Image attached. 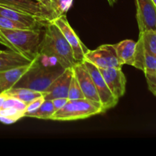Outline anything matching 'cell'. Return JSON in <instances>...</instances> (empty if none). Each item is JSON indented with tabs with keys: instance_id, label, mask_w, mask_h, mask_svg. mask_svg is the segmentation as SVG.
Instances as JSON below:
<instances>
[{
	"instance_id": "cell-1",
	"label": "cell",
	"mask_w": 156,
	"mask_h": 156,
	"mask_svg": "<svg viewBox=\"0 0 156 156\" xmlns=\"http://www.w3.org/2000/svg\"><path fill=\"white\" fill-rule=\"evenodd\" d=\"M65 68L56 60L47 62L44 56L38 54L32 61L30 68L18 81L13 88H25L43 93L62 73Z\"/></svg>"
},
{
	"instance_id": "cell-2",
	"label": "cell",
	"mask_w": 156,
	"mask_h": 156,
	"mask_svg": "<svg viewBox=\"0 0 156 156\" xmlns=\"http://www.w3.org/2000/svg\"><path fill=\"white\" fill-rule=\"evenodd\" d=\"M38 53L53 58L63 68H73L78 63L73 50L61 30L52 21L44 27Z\"/></svg>"
},
{
	"instance_id": "cell-3",
	"label": "cell",
	"mask_w": 156,
	"mask_h": 156,
	"mask_svg": "<svg viewBox=\"0 0 156 156\" xmlns=\"http://www.w3.org/2000/svg\"><path fill=\"white\" fill-rule=\"evenodd\" d=\"M1 33L18 50L21 55L33 61L39 53L43 33L42 28L4 29L0 28Z\"/></svg>"
},
{
	"instance_id": "cell-4",
	"label": "cell",
	"mask_w": 156,
	"mask_h": 156,
	"mask_svg": "<svg viewBox=\"0 0 156 156\" xmlns=\"http://www.w3.org/2000/svg\"><path fill=\"white\" fill-rule=\"evenodd\" d=\"M104 113L101 104L95 103L86 98L69 100L67 103L56 111L50 117L56 121H73L83 120Z\"/></svg>"
},
{
	"instance_id": "cell-5",
	"label": "cell",
	"mask_w": 156,
	"mask_h": 156,
	"mask_svg": "<svg viewBox=\"0 0 156 156\" xmlns=\"http://www.w3.org/2000/svg\"><path fill=\"white\" fill-rule=\"evenodd\" d=\"M84 60L88 61L98 69L122 68L112 44H104L95 50H88L85 54Z\"/></svg>"
},
{
	"instance_id": "cell-6",
	"label": "cell",
	"mask_w": 156,
	"mask_h": 156,
	"mask_svg": "<svg viewBox=\"0 0 156 156\" xmlns=\"http://www.w3.org/2000/svg\"><path fill=\"white\" fill-rule=\"evenodd\" d=\"M52 22L57 26L58 28L61 30L64 37L69 43L73 50L74 58L77 62H82L85 58V54L88 49L85 47V44L82 42L73 27L69 23L66 15L58 16L52 21Z\"/></svg>"
},
{
	"instance_id": "cell-7",
	"label": "cell",
	"mask_w": 156,
	"mask_h": 156,
	"mask_svg": "<svg viewBox=\"0 0 156 156\" xmlns=\"http://www.w3.org/2000/svg\"><path fill=\"white\" fill-rule=\"evenodd\" d=\"M83 63L92 77L104 112L114 108L118 103L119 99L117 98L109 89L99 69L87 60H83Z\"/></svg>"
},
{
	"instance_id": "cell-8",
	"label": "cell",
	"mask_w": 156,
	"mask_h": 156,
	"mask_svg": "<svg viewBox=\"0 0 156 156\" xmlns=\"http://www.w3.org/2000/svg\"><path fill=\"white\" fill-rule=\"evenodd\" d=\"M0 5L45 18L50 21L57 18V15L51 9L35 0H0Z\"/></svg>"
},
{
	"instance_id": "cell-9",
	"label": "cell",
	"mask_w": 156,
	"mask_h": 156,
	"mask_svg": "<svg viewBox=\"0 0 156 156\" xmlns=\"http://www.w3.org/2000/svg\"><path fill=\"white\" fill-rule=\"evenodd\" d=\"M140 32L156 30V7L152 0H135Z\"/></svg>"
},
{
	"instance_id": "cell-10",
	"label": "cell",
	"mask_w": 156,
	"mask_h": 156,
	"mask_svg": "<svg viewBox=\"0 0 156 156\" xmlns=\"http://www.w3.org/2000/svg\"><path fill=\"white\" fill-rule=\"evenodd\" d=\"M73 69L74 75L76 76L82 93L85 96V98L95 102V103L101 104L100 98H99L97 89L94 85V81L83 62L76 63L73 67Z\"/></svg>"
},
{
	"instance_id": "cell-11",
	"label": "cell",
	"mask_w": 156,
	"mask_h": 156,
	"mask_svg": "<svg viewBox=\"0 0 156 156\" xmlns=\"http://www.w3.org/2000/svg\"><path fill=\"white\" fill-rule=\"evenodd\" d=\"M0 15L25 24L30 28H44L50 22L45 18H39L2 5H0Z\"/></svg>"
},
{
	"instance_id": "cell-12",
	"label": "cell",
	"mask_w": 156,
	"mask_h": 156,
	"mask_svg": "<svg viewBox=\"0 0 156 156\" xmlns=\"http://www.w3.org/2000/svg\"><path fill=\"white\" fill-rule=\"evenodd\" d=\"M74 72L73 68L65 69L62 73L59 75L51 85L43 92L45 100H53L57 98H67L69 88L70 82Z\"/></svg>"
},
{
	"instance_id": "cell-13",
	"label": "cell",
	"mask_w": 156,
	"mask_h": 156,
	"mask_svg": "<svg viewBox=\"0 0 156 156\" xmlns=\"http://www.w3.org/2000/svg\"><path fill=\"white\" fill-rule=\"evenodd\" d=\"M107 85L117 98L123 97L126 91V79L122 68L99 69Z\"/></svg>"
},
{
	"instance_id": "cell-14",
	"label": "cell",
	"mask_w": 156,
	"mask_h": 156,
	"mask_svg": "<svg viewBox=\"0 0 156 156\" xmlns=\"http://www.w3.org/2000/svg\"><path fill=\"white\" fill-rule=\"evenodd\" d=\"M31 62L27 65L21 66L0 72V92L13 88L23 75L30 68Z\"/></svg>"
},
{
	"instance_id": "cell-15",
	"label": "cell",
	"mask_w": 156,
	"mask_h": 156,
	"mask_svg": "<svg viewBox=\"0 0 156 156\" xmlns=\"http://www.w3.org/2000/svg\"><path fill=\"white\" fill-rule=\"evenodd\" d=\"M117 58L120 65L133 66L135 59L136 42L133 40H123L117 44H114Z\"/></svg>"
},
{
	"instance_id": "cell-16",
	"label": "cell",
	"mask_w": 156,
	"mask_h": 156,
	"mask_svg": "<svg viewBox=\"0 0 156 156\" xmlns=\"http://www.w3.org/2000/svg\"><path fill=\"white\" fill-rule=\"evenodd\" d=\"M31 62V60L24 57L21 53L11 50H2L0 52V72L27 65Z\"/></svg>"
},
{
	"instance_id": "cell-17",
	"label": "cell",
	"mask_w": 156,
	"mask_h": 156,
	"mask_svg": "<svg viewBox=\"0 0 156 156\" xmlns=\"http://www.w3.org/2000/svg\"><path fill=\"white\" fill-rule=\"evenodd\" d=\"M133 66L142 70L144 74L156 73V56L136 47L135 59Z\"/></svg>"
},
{
	"instance_id": "cell-18",
	"label": "cell",
	"mask_w": 156,
	"mask_h": 156,
	"mask_svg": "<svg viewBox=\"0 0 156 156\" xmlns=\"http://www.w3.org/2000/svg\"><path fill=\"white\" fill-rule=\"evenodd\" d=\"M136 47L156 56V30L140 32Z\"/></svg>"
},
{
	"instance_id": "cell-19",
	"label": "cell",
	"mask_w": 156,
	"mask_h": 156,
	"mask_svg": "<svg viewBox=\"0 0 156 156\" xmlns=\"http://www.w3.org/2000/svg\"><path fill=\"white\" fill-rule=\"evenodd\" d=\"M4 92L8 96L15 98L25 103L26 105L29 104L37 98L43 95V93L25 88H12L7 91H5Z\"/></svg>"
},
{
	"instance_id": "cell-20",
	"label": "cell",
	"mask_w": 156,
	"mask_h": 156,
	"mask_svg": "<svg viewBox=\"0 0 156 156\" xmlns=\"http://www.w3.org/2000/svg\"><path fill=\"white\" fill-rule=\"evenodd\" d=\"M55 112L56 110L53 107L52 100H44L38 109L32 112L27 113L24 114V117H34L41 120H50V117Z\"/></svg>"
},
{
	"instance_id": "cell-21",
	"label": "cell",
	"mask_w": 156,
	"mask_h": 156,
	"mask_svg": "<svg viewBox=\"0 0 156 156\" xmlns=\"http://www.w3.org/2000/svg\"><path fill=\"white\" fill-rule=\"evenodd\" d=\"M24 113L13 108L0 109V122L5 124H12L24 117Z\"/></svg>"
},
{
	"instance_id": "cell-22",
	"label": "cell",
	"mask_w": 156,
	"mask_h": 156,
	"mask_svg": "<svg viewBox=\"0 0 156 156\" xmlns=\"http://www.w3.org/2000/svg\"><path fill=\"white\" fill-rule=\"evenodd\" d=\"M82 98H85V96L82 93L81 87L76 76L73 74L71 82H70L69 88L68 99L69 100H76V99Z\"/></svg>"
},
{
	"instance_id": "cell-23",
	"label": "cell",
	"mask_w": 156,
	"mask_h": 156,
	"mask_svg": "<svg viewBox=\"0 0 156 156\" xmlns=\"http://www.w3.org/2000/svg\"><path fill=\"white\" fill-rule=\"evenodd\" d=\"M26 107H27V105L21 101L18 100L15 98L8 96L1 108H13V109L18 110V111H23L24 113Z\"/></svg>"
},
{
	"instance_id": "cell-24",
	"label": "cell",
	"mask_w": 156,
	"mask_h": 156,
	"mask_svg": "<svg viewBox=\"0 0 156 156\" xmlns=\"http://www.w3.org/2000/svg\"><path fill=\"white\" fill-rule=\"evenodd\" d=\"M0 28L4 29H27L30 27L21 23L15 21L0 15Z\"/></svg>"
},
{
	"instance_id": "cell-25",
	"label": "cell",
	"mask_w": 156,
	"mask_h": 156,
	"mask_svg": "<svg viewBox=\"0 0 156 156\" xmlns=\"http://www.w3.org/2000/svg\"><path fill=\"white\" fill-rule=\"evenodd\" d=\"M73 0H56V13L58 16L62 15H66L69 8L73 4Z\"/></svg>"
},
{
	"instance_id": "cell-26",
	"label": "cell",
	"mask_w": 156,
	"mask_h": 156,
	"mask_svg": "<svg viewBox=\"0 0 156 156\" xmlns=\"http://www.w3.org/2000/svg\"><path fill=\"white\" fill-rule=\"evenodd\" d=\"M44 100H45V99H44V95H41L40 96V97L35 98L34 100H33L32 101H30L29 104H27V107H26L25 111H24V114H27V113L32 112V111H36L37 109H38V108H40V106L42 105V103L44 102Z\"/></svg>"
},
{
	"instance_id": "cell-27",
	"label": "cell",
	"mask_w": 156,
	"mask_h": 156,
	"mask_svg": "<svg viewBox=\"0 0 156 156\" xmlns=\"http://www.w3.org/2000/svg\"><path fill=\"white\" fill-rule=\"evenodd\" d=\"M149 91L155 96L156 94V73L145 75Z\"/></svg>"
},
{
	"instance_id": "cell-28",
	"label": "cell",
	"mask_w": 156,
	"mask_h": 156,
	"mask_svg": "<svg viewBox=\"0 0 156 156\" xmlns=\"http://www.w3.org/2000/svg\"><path fill=\"white\" fill-rule=\"evenodd\" d=\"M69 99L67 98H57L53 99L52 102H53V107H54L55 110L56 111L60 109V108H62L67 103Z\"/></svg>"
},
{
	"instance_id": "cell-29",
	"label": "cell",
	"mask_w": 156,
	"mask_h": 156,
	"mask_svg": "<svg viewBox=\"0 0 156 156\" xmlns=\"http://www.w3.org/2000/svg\"><path fill=\"white\" fill-rule=\"evenodd\" d=\"M0 44H2V45H4L5 47H7L9 50H12V51H15V52H17V53H20L19 52H18V50H17V49L15 48V47H14V46L12 45V44H11V43L9 42L7 39H6L4 35L1 33V31H0Z\"/></svg>"
},
{
	"instance_id": "cell-30",
	"label": "cell",
	"mask_w": 156,
	"mask_h": 156,
	"mask_svg": "<svg viewBox=\"0 0 156 156\" xmlns=\"http://www.w3.org/2000/svg\"><path fill=\"white\" fill-rule=\"evenodd\" d=\"M35 1H37V2H39L43 3V4H44V5H46V6H47V7H48L49 9H51V10L53 11V12L55 13L54 10H53V5H52L51 2H50L49 1V0H35ZM55 14H56V13H55ZM57 17H58V16H57Z\"/></svg>"
},
{
	"instance_id": "cell-31",
	"label": "cell",
	"mask_w": 156,
	"mask_h": 156,
	"mask_svg": "<svg viewBox=\"0 0 156 156\" xmlns=\"http://www.w3.org/2000/svg\"><path fill=\"white\" fill-rule=\"evenodd\" d=\"M49 1H50V2H51L52 5H53V10H54L55 13H56V15H57V16H58L57 13H56V0H49Z\"/></svg>"
},
{
	"instance_id": "cell-32",
	"label": "cell",
	"mask_w": 156,
	"mask_h": 156,
	"mask_svg": "<svg viewBox=\"0 0 156 156\" xmlns=\"http://www.w3.org/2000/svg\"><path fill=\"white\" fill-rule=\"evenodd\" d=\"M107 1H108V4H109L110 5H111V6H114V5H115L116 3H117V0H107Z\"/></svg>"
},
{
	"instance_id": "cell-33",
	"label": "cell",
	"mask_w": 156,
	"mask_h": 156,
	"mask_svg": "<svg viewBox=\"0 0 156 156\" xmlns=\"http://www.w3.org/2000/svg\"><path fill=\"white\" fill-rule=\"evenodd\" d=\"M152 2L154 3V5H155V7H156V0H152Z\"/></svg>"
},
{
	"instance_id": "cell-34",
	"label": "cell",
	"mask_w": 156,
	"mask_h": 156,
	"mask_svg": "<svg viewBox=\"0 0 156 156\" xmlns=\"http://www.w3.org/2000/svg\"><path fill=\"white\" fill-rule=\"evenodd\" d=\"M1 51H2V50H0V52H1Z\"/></svg>"
},
{
	"instance_id": "cell-35",
	"label": "cell",
	"mask_w": 156,
	"mask_h": 156,
	"mask_svg": "<svg viewBox=\"0 0 156 156\" xmlns=\"http://www.w3.org/2000/svg\"><path fill=\"white\" fill-rule=\"evenodd\" d=\"M155 96H156V94H155Z\"/></svg>"
}]
</instances>
